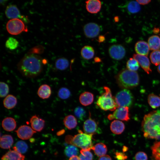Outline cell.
Segmentation results:
<instances>
[{"instance_id": "obj_1", "label": "cell", "mask_w": 160, "mask_h": 160, "mask_svg": "<svg viewBox=\"0 0 160 160\" xmlns=\"http://www.w3.org/2000/svg\"><path fill=\"white\" fill-rule=\"evenodd\" d=\"M43 60L40 56L34 54L25 56L17 65L18 70L24 76L30 78L39 76L42 71Z\"/></svg>"}, {"instance_id": "obj_2", "label": "cell", "mask_w": 160, "mask_h": 160, "mask_svg": "<svg viewBox=\"0 0 160 160\" xmlns=\"http://www.w3.org/2000/svg\"><path fill=\"white\" fill-rule=\"evenodd\" d=\"M141 126L145 138L160 139V110H154L145 115Z\"/></svg>"}, {"instance_id": "obj_3", "label": "cell", "mask_w": 160, "mask_h": 160, "mask_svg": "<svg viewBox=\"0 0 160 160\" xmlns=\"http://www.w3.org/2000/svg\"><path fill=\"white\" fill-rule=\"evenodd\" d=\"M116 79L119 87L123 89H131L137 86L139 83V77L136 71L124 69L116 75Z\"/></svg>"}, {"instance_id": "obj_4", "label": "cell", "mask_w": 160, "mask_h": 160, "mask_svg": "<svg viewBox=\"0 0 160 160\" xmlns=\"http://www.w3.org/2000/svg\"><path fill=\"white\" fill-rule=\"evenodd\" d=\"M65 140L67 143L80 148L82 149L90 150L93 147L92 135L83 133L80 131L79 133L73 137L70 135H67Z\"/></svg>"}, {"instance_id": "obj_5", "label": "cell", "mask_w": 160, "mask_h": 160, "mask_svg": "<svg viewBox=\"0 0 160 160\" xmlns=\"http://www.w3.org/2000/svg\"><path fill=\"white\" fill-rule=\"evenodd\" d=\"M105 92L97 98L96 104L101 109L107 111H114L117 108L114 97L112 95L111 91L108 87L105 86Z\"/></svg>"}, {"instance_id": "obj_6", "label": "cell", "mask_w": 160, "mask_h": 160, "mask_svg": "<svg viewBox=\"0 0 160 160\" xmlns=\"http://www.w3.org/2000/svg\"><path fill=\"white\" fill-rule=\"evenodd\" d=\"M114 98L118 107H130L133 101L132 94L129 90L126 89H123L118 92Z\"/></svg>"}, {"instance_id": "obj_7", "label": "cell", "mask_w": 160, "mask_h": 160, "mask_svg": "<svg viewBox=\"0 0 160 160\" xmlns=\"http://www.w3.org/2000/svg\"><path fill=\"white\" fill-rule=\"evenodd\" d=\"M6 28L8 32L13 35H17L22 32L28 31L23 20L18 18L9 20L7 24Z\"/></svg>"}, {"instance_id": "obj_8", "label": "cell", "mask_w": 160, "mask_h": 160, "mask_svg": "<svg viewBox=\"0 0 160 160\" xmlns=\"http://www.w3.org/2000/svg\"><path fill=\"white\" fill-rule=\"evenodd\" d=\"M108 118L110 120L116 119L123 121H128L130 119L129 108L127 107H118L112 114H109Z\"/></svg>"}, {"instance_id": "obj_9", "label": "cell", "mask_w": 160, "mask_h": 160, "mask_svg": "<svg viewBox=\"0 0 160 160\" xmlns=\"http://www.w3.org/2000/svg\"><path fill=\"white\" fill-rule=\"evenodd\" d=\"M108 52L110 56L113 59L119 60L124 57L126 51L124 48L121 45H113L110 47Z\"/></svg>"}, {"instance_id": "obj_10", "label": "cell", "mask_w": 160, "mask_h": 160, "mask_svg": "<svg viewBox=\"0 0 160 160\" xmlns=\"http://www.w3.org/2000/svg\"><path fill=\"white\" fill-rule=\"evenodd\" d=\"M5 13L7 17L9 19L20 18L26 23L28 22V19L26 17L20 15L19 9L15 5L8 6L6 9Z\"/></svg>"}, {"instance_id": "obj_11", "label": "cell", "mask_w": 160, "mask_h": 160, "mask_svg": "<svg viewBox=\"0 0 160 160\" xmlns=\"http://www.w3.org/2000/svg\"><path fill=\"white\" fill-rule=\"evenodd\" d=\"M83 31L85 35L87 37L92 38L95 37L98 35L100 28L97 24L89 23L84 25Z\"/></svg>"}, {"instance_id": "obj_12", "label": "cell", "mask_w": 160, "mask_h": 160, "mask_svg": "<svg viewBox=\"0 0 160 160\" xmlns=\"http://www.w3.org/2000/svg\"><path fill=\"white\" fill-rule=\"evenodd\" d=\"M15 132L18 137L23 140L30 139L36 132L32 128L26 125L20 126Z\"/></svg>"}, {"instance_id": "obj_13", "label": "cell", "mask_w": 160, "mask_h": 160, "mask_svg": "<svg viewBox=\"0 0 160 160\" xmlns=\"http://www.w3.org/2000/svg\"><path fill=\"white\" fill-rule=\"evenodd\" d=\"M133 58L137 60L142 68L148 74L151 72L150 68V63L148 58L145 56L138 54H134Z\"/></svg>"}, {"instance_id": "obj_14", "label": "cell", "mask_w": 160, "mask_h": 160, "mask_svg": "<svg viewBox=\"0 0 160 160\" xmlns=\"http://www.w3.org/2000/svg\"><path fill=\"white\" fill-rule=\"evenodd\" d=\"M90 116L84 122L83 129L85 133L92 136L96 132L97 125L95 121Z\"/></svg>"}, {"instance_id": "obj_15", "label": "cell", "mask_w": 160, "mask_h": 160, "mask_svg": "<svg viewBox=\"0 0 160 160\" xmlns=\"http://www.w3.org/2000/svg\"><path fill=\"white\" fill-rule=\"evenodd\" d=\"M30 122L31 128L35 131L41 132L45 126V121L36 115L31 117Z\"/></svg>"}, {"instance_id": "obj_16", "label": "cell", "mask_w": 160, "mask_h": 160, "mask_svg": "<svg viewBox=\"0 0 160 160\" xmlns=\"http://www.w3.org/2000/svg\"><path fill=\"white\" fill-rule=\"evenodd\" d=\"M86 9L87 11L92 14L97 13L101 8V2L98 0H89L86 1Z\"/></svg>"}, {"instance_id": "obj_17", "label": "cell", "mask_w": 160, "mask_h": 160, "mask_svg": "<svg viewBox=\"0 0 160 160\" xmlns=\"http://www.w3.org/2000/svg\"><path fill=\"white\" fill-rule=\"evenodd\" d=\"M135 50L137 54L147 56L150 49L148 43L144 41H140L135 44Z\"/></svg>"}, {"instance_id": "obj_18", "label": "cell", "mask_w": 160, "mask_h": 160, "mask_svg": "<svg viewBox=\"0 0 160 160\" xmlns=\"http://www.w3.org/2000/svg\"><path fill=\"white\" fill-rule=\"evenodd\" d=\"M94 100L93 94L89 92H85L82 93L79 97V101L83 105L87 106L92 104Z\"/></svg>"}, {"instance_id": "obj_19", "label": "cell", "mask_w": 160, "mask_h": 160, "mask_svg": "<svg viewBox=\"0 0 160 160\" xmlns=\"http://www.w3.org/2000/svg\"><path fill=\"white\" fill-rule=\"evenodd\" d=\"M25 156L14 150H10L2 157L1 160H25Z\"/></svg>"}, {"instance_id": "obj_20", "label": "cell", "mask_w": 160, "mask_h": 160, "mask_svg": "<svg viewBox=\"0 0 160 160\" xmlns=\"http://www.w3.org/2000/svg\"><path fill=\"white\" fill-rule=\"evenodd\" d=\"M110 127L111 132L117 135L121 134L125 128L124 123L119 120H114L112 121Z\"/></svg>"}, {"instance_id": "obj_21", "label": "cell", "mask_w": 160, "mask_h": 160, "mask_svg": "<svg viewBox=\"0 0 160 160\" xmlns=\"http://www.w3.org/2000/svg\"><path fill=\"white\" fill-rule=\"evenodd\" d=\"M2 126L5 130L10 132L14 130L15 129L16 122L15 120L13 118L7 117L2 120Z\"/></svg>"}, {"instance_id": "obj_22", "label": "cell", "mask_w": 160, "mask_h": 160, "mask_svg": "<svg viewBox=\"0 0 160 160\" xmlns=\"http://www.w3.org/2000/svg\"><path fill=\"white\" fill-rule=\"evenodd\" d=\"M51 93L52 91L50 87L47 84L41 85L37 91L38 96L43 99L49 98Z\"/></svg>"}, {"instance_id": "obj_23", "label": "cell", "mask_w": 160, "mask_h": 160, "mask_svg": "<svg viewBox=\"0 0 160 160\" xmlns=\"http://www.w3.org/2000/svg\"><path fill=\"white\" fill-rule=\"evenodd\" d=\"M13 143V137L10 135H4L0 138V145L1 148L2 149H9L11 147Z\"/></svg>"}, {"instance_id": "obj_24", "label": "cell", "mask_w": 160, "mask_h": 160, "mask_svg": "<svg viewBox=\"0 0 160 160\" xmlns=\"http://www.w3.org/2000/svg\"><path fill=\"white\" fill-rule=\"evenodd\" d=\"M150 49L153 51L160 49V38L156 35L150 36L148 40Z\"/></svg>"}, {"instance_id": "obj_25", "label": "cell", "mask_w": 160, "mask_h": 160, "mask_svg": "<svg viewBox=\"0 0 160 160\" xmlns=\"http://www.w3.org/2000/svg\"><path fill=\"white\" fill-rule=\"evenodd\" d=\"M17 103L16 97L12 95H7L4 99L3 103L4 106L6 108L9 109L13 108Z\"/></svg>"}, {"instance_id": "obj_26", "label": "cell", "mask_w": 160, "mask_h": 160, "mask_svg": "<svg viewBox=\"0 0 160 160\" xmlns=\"http://www.w3.org/2000/svg\"><path fill=\"white\" fill-rule=\"evenodd\" d=\"M81 54L83 58L86 60H89L93 57L95 51L92 47L86 45L81 49Z\"/></svg>"}, {"instance_id": "obj_27", "label": "cell", "mask_w": 160, "mask_h": 160, "mask_svg": "<svg viewBox=\"0 0 160 160\" xmlns=\"http://www.w3.org/2000/svg\"><path fill=\"white\" fill-rule=\"evenodd\" d=\"M63 121L65 126L70 130L75 128L77 124L76 119L73 116L71 115L66 116L64 118Z\"/></svg>"}, {"instance_id": "obj_28", "label": "cell", "mask_w": 160, "mask_h": 160, "mask_svg": "<svg viewBox=\"0 0 160 160\" xmlns=\"http://www.w3.org/2000/svg\"><path fill=\"white\" fill-rule=\"evenodd\" d=\"M91 149L97 156L100 157L105 155L107 151L106 146L102 143L97 144L93 146Z\"/></svg>"}, {"instance_id": "obj_29", "label": "cell", "mask_w": 160, "mask_h": 160, "mask_svg": "<svg viewBox=\"0 0 160 160\" xmlns=\"http://www.w3.org/2000/svg\"><path fill=\"white\" fill-rule=\"evenodd\" d=\"M148 101L150 106L153 108L160 107V97L153 93L148 97Z\"/></svg>"}, {"instance_id": "obj_30", "label": "cell", "mask_w": 160, "mask_h": 160, "mask_svg": "<svg viewBox=\"0 0 160 160\" xmlns=\"http://www.w3.org/2000/svg\"><path fill=\"white\" fill-rule=\"evenodd\" d=\"M151 159L152 160H160V140L155 142L151 147Z\"/></svg>"}, {"instance_id": "obj_31", "label": "cell", "mask_w": 160, "mask_h": 160, "mask_svg": "<svg viewBox=\"0 0 160 160\" xmlns=\"http://www.w3.org/2000/svg\"><path fill=\"white\" fill-rule=\"evenodd\" d=\"M68 60L64 57H61L57 59L55 63L56 68L60 70H64L67 69L69 65Z\"/></svg>"}, {"instance_id": "obj_32", "label": "cell", "mask_w": 160, "mask_h": 160, "mask_svg": "<svg viewBox=\"0 0 160 160\" xmlns=\"http://www.w3.org/2000/svg\"><path fill=\"white\" fill-rule=\"evenodd\" d=\"M14 150L21 154L26 153L28 149L26 143L23 141H19L15 144L13 148Z\"/></svg>"}, {"instance_id": "obj_33", "label": "cell", "mask_w": 160, "mask_h": 160, "mask_svg": "<svg viewBox=\"0 0 160 160\" xmlns=\"http://www.w3.org/2000/svg\"><path fill=\"white\" fill-rule=\"evenodd\" d=\"M64 153L67 156L70 158L77 156L79 153V150L76 146L70 145L65 147L64 150Z\"/></svg>"}, {"instance_id": "obj_34", "label": "cell", "mask_w": 160, "mask_h": 160, "mask_svg": "<svg viewBox=\"0 0 160 160\" xmlns=\"http://www.w3.org/2000/svg\"><path fill=\"white\" fill-rule=\"evenodd\" d=\"M127 9L129 12L133 14L139 12L141 8L139 4L136 1H132L128 3Z\"/></svg>"}, {"instance_id": "obj_35", "label": "cell", "mask_w": 160, "mask_h": 160, "mask_svg": "<svg viewBox=\"0 0 160 160\" xmlns=\"http://www.w3.org/2000/svg\"><path fill=\"white\" fill-rule=\"evenodd\" d=\"M127 69L131 71H136L139 67V63L134 58H130L127 61L126 64Z\"/></svg>"}, {"instance_id": "obj_36", "label": "cell", "mask_w": 160, "mask_h": 160, "mask_svg": "<svg viewBox=\"0 0 160 160\" xmlns=\"http://www.w3.org/2000/svg\"><path fill=\"white\" fill-rule=\"evenodd\" d=\"M150 59L152 63L155 65L160 64V50L152 51L150 55Z\"/></svg>"}, {"instance_id": "obj_37", "label": "cell", "mask_w": 160, "mask_h": 160, "mask_svg": "<svg viewBox=\"0 0 160 160\" xmlns=\"http://www.w3.org/2000/svg\"><path fill=\"white\" fill-rule=\"evenodd\" d=\"M18 44V41L16 39L12 37H10L6 41L5 46L10 50H14L17 47Z\"/></svg>"}, {"instance_id": "obj_38", "label": "cell", "mask_w": 160, "mask_h": 160, "mask_svg": "<svg viewBox=\"0 0 160 160\" xmlns=\"http://www.w3.org/2000/svg\"><path fill=\"white\" fill-rule=\"evenodd\" d=\"M70 91L66 87H61L59 90L57 95L60 99L65 100L71 96Z\"/></svg>"}, {"instance_id": "obj_39", "label": "cell", "mask_w": 160, "mask_h": 160, "mask_svg": "<svg viewBox=\"0 0 160 160\" xmlns=\"http://www.w3.org/2000/svg\"><path fill=\"white\" fill-rule=\"evenodd\" d=\"M89 150H81L79 156L80 160H92L93 155Z\"/></svg>"}, {"instance_id": "obj_40", "label": "cell", "mask_w": 160, "mask_h": 160, "mask_svg": "<svg viewBox=\"0 0 160 160\" xmlns=\"http://www.w3.org/2000/svg\"><path fill=\"white\" fill-rule=\"evenodd\" d=\"M9 88L8 85L3 82H0V96L1 97H6L9 93Z\"/></svg>"}, {"instance_id": "obj_41", "label": "cell", "mask_w": 160, "mask_h": 160, "mask_svg": "<svg viewBox=\"0 0 160 160\" xmlns=\"http://www.w3.org/2000/svg\"><path fill=\"white\" fill-rule=\"evenodd\" d=\"M74 113L77 118L81 120L84 118L86 115L84 109L80 107H77L75 109Z\"/></svg>"}, {"instance_id": "obj_42", "label": "cell", "mask_w": 160, "mask_h": 160, "mask_svg": "<svg viewBox=\"0 0 160 160\" xmlns=\"http://www.w3.org/2000/svg\"><path fill=\"white\" fill-rule=\"evenodd\" d=\"M135 160H148V157L147 154L143 151L137 152L135 156Z\"/></svg>"}, {"instance_id": "obj_43", "label": "cell", "mask_w": 160, "mask_h": 160, "mask_svg": "<svg viewBox=\"0 0 160 160\" xmlns=\"http://www.w3.org/2000/svg\"><path fill=\"white\" fill-rule=\"evenodd\" d=\"M115 154L116 158L118 160H125L128 158L125 154L123 153L117 152Z\"/></svg>"}, {"instance_id": "obj_44", "label": "cell", "mask_w": 160, "mask_h": 160, "mask_svg": "<svg viewBox=\"0 0 160 160\" xmlns=\"http://www.w3.org/2000/svg\"><path fill=\"white\" fill-rule=\"evenodd\" d=\"M139 4L144 5L148 4L151 1V0H136V1Z\"/></svg>"}, {"instance_id": "obj_45", "label": "cell", "mask_w": 160, "mask_h": 160, "mask_svg": "<svg viewBox=\"0 0 160 160\" xmlns=\"http://www.w3.org/2000/svg\"><path fill=\"white\" fill-rule=\"evenodd\" d=\"M98 160H112V159L109 155H105L100 157Z\"/></svg>"}, {"instance_id": "obj_46", "label": "cell", "mask_w": 160, "mask_h": 160, "mask_svg": "<svg viewBox=\"0 0 160 160\" xmlns=\"http://www.w3.org/2000/svg\"><path fill=\"white\" fill-rule=\"evenodd\" d=\"M105 39V38L103 36H100L99 37L98 41L100 42H103Z\"/></svg>"}, {"instance_id": "obj_47", "label": "cell", "mask_w": 160, "mask_h": 160, "mask_svg": "<svg viewBox=\"0 0 160 160\" xmlns=\"http://www.w3.org/2000/svg\"><path fill=\"white\" fill-rule=\"evenodd\" d=\"M69 160H80L79 157L77 156L70 157Z\"/></svg>"}, {"instance_id": "obj_48", "label": "cell", "mask_w": 160, "mask_h": 160, "mask_svg": "<svg viewBox=\"0 0 160 160\" xmlns=\"http://www.w3.org/2000/svg\"><path fill=\"white\" fill-rule=\"evenodd\" d=\"M64 130H61V131H58L57 133V135H62L64 133Z\"/></svg>"}, {"instance_id": "obj_49", "label": "cell", "mask_w": 160, "mask_h": 160, "mask_svg": "<svg viewBox=\"0 0 160 160\" xmlns=\"http://www.w3.org/2000/svg\"><path fill=\"white\" fill-rule=\"evenodd\" d=\"M128 148L127 147L125 146H124L123 148V152H126L128 150Z\"/></svg>"}, {"instance_id": "obj_50", "label": "cell", "mask_w": 160, "mask_h": 160, "mask_svg": "<svg viewBox=\"0 0 160 160\" xmlns=\"http://www.w3.org/2000/svg\"><path fill=\"white\" fill-rule=\"evenodd\" d=\"M6 1H7V0H1L0 3L2 4H4Z\"/></svg>"}, {"instance_id": "obj_51", "label": "cell", "mask_w": 160, "mask_h": 160, "mask_svg": "<svg viewBox=\"0 0 160 160\" xmlns=\"http://www.w3.org/2000/svg\"><path fill=\"white\" fill-rule=\"evenodd\" d=\"M157 70L159 73H160V64L158 65L157 68Z\"/></svg>"}]
</instances>
